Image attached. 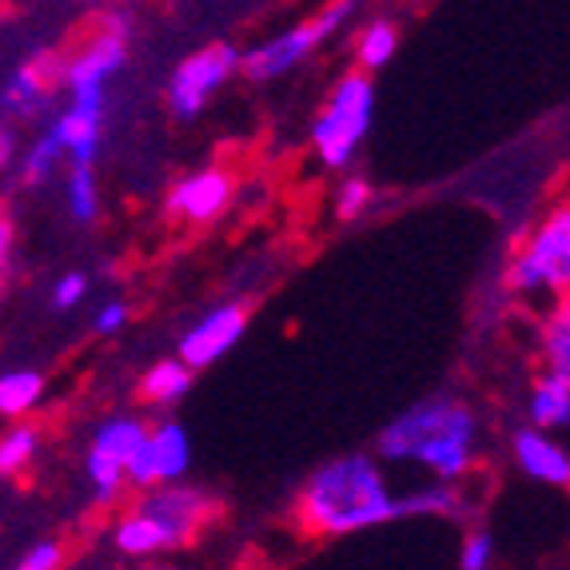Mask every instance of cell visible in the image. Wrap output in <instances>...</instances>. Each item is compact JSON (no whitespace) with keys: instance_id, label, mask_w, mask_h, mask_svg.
Here are the masks:
<instances>
[{"instance_id":"cell-1","label":"cell","mask_w":570,"mask_h":570,"mask_svg":"<svg viewBox=\"0 0 570 570\" xmlns=\"http://www.w3.org/2000/svg\"><path fill=\"white\" fill-rule=\"evenodd\" d=\"M295 531L307 539H352L403 523L407 494L395 491L375 451H343L315 466L292 499Z\"/></svg>"},{"instance_id":"cell-2","label":"cell","mask_w":570,"mask_h":570,"mask_svg":"<svg viewBox=\"0 0 570 570\" xmlns=\"http://www.w3.org/2000/svg\"><path fill=\"white\" fill-rule=\"evenodd\" d=\"M479 435L483 423L475 407L439 391L387 419V428L375 435V455L383 463L423 471L435 483H466L479 466Z\"/></svg>"},{"instance_id":"cell-3","label":"cell","mask_w":570,"mask_h":570,"mask_svg":"<svg viewBox=\"0 0 570 570\" xmlns=\"http://www.w3.org/2000/svg\"><path fill=\"white\" fill-rule=\"evenodd\" d=\"M507 292L519 299H559L570 292V204H554L519 239L507 264Z\"/></svg>"},{"instance_id":"cell-4","label":"cell","mask_w":570,"mask_h":570,"mask_svg":"<svg viewBox=\"0 0 570 570\" xmlns=\"http://www.w3.org/2000/svg\"><path fill=\"white\" fill-rule=\"evenodd\" d=\"M371 120H375V80L363 68H352L335 80L327 105L312 120L315 160L327 171H343L367 140Z\"/></svg>"},{"instance_id":"cell-5","label":"cell","mask_w":570,"mask_h":570,"mask_svg":"<svg viewBox=\"0 0 570 570\" xmlns=\"http://www.w3.org/2000/svg\"><path fill=\"white\" fill-rule=\"evenodd\" d=\"M360 9H363V0H332V4H324L315 17L299 20L292 29L276 32V37H267L247 48V52H239V72H244L247 80H256V85L287 77V72H295L304 60H312L327 40L340 37Z\"/></svg>"},{"instance_id":"cell-6","label":"cell","mask_w":570,"mask_h":570,"mask_svg":"<svg viewBox=\"0 0 570 570\" xmlns=\"http://www.w3.org/2000/svg\"><path fill=\"white\" fill-rule=\"evenodd\" d=\"M148 435V419L136 411H116L100 419L85 451V479L92 487L96 507H116L128 491V459Z\"/></svg>"},{"instance_id":"cell-7","label":"cell","mask_w":570,"mask_h":570,"mask_svg":"<svg viewBox=\"0 0 570 570\" xmlns=\"http://www.w3.org/2000/svg\"><path fill=\"white\" fill-rule=\"evenodd\" d=\"M132 507L156 527V534H160L168 554L191 547V542L204 534V527L219 514L216 499H212L208 491H200V487L184 483V479L180 483L148 487V491H140V499H136Z\"/></svg>"},{"instance_id":"cell-8","label":"cell","mask_w":570,"mask_h":570,"mask_svg":"<svg viewBox=\"0 0 570 570\" xmlns=\"http://www.w3.org/2000/svg\"><path fill=\"white\" fill-rule=\"evenodd\" d=\"M239 77V48L236 45H204L171 68L164 100L176 120H196L212 105V96Z\"/></svg>"},{"instance_id":"cell-9","label":"cell","mask_w":570,"mask_h":570,"mask_svg":"<svg viewBox=\"0 0 570 570\" xmlns=\"http://www.w3.org/2000/svg\"><path fill=\"white\" fill-rule=\"evenodd\" d=\"M191 471V435L180 419H156L148 423V435L128 459V487L132 491H148L156 483H180Z\"/></svg>"},{"instance_id":"cell-10","label":"cell","mask_w":570,"mask_h":570,"mask_svg":"<svg viewBox=\"0 0 570 570\" xmlns=\"http://www.w3.org/2000/svg\"><path fill=\"white\" fill-rule=\"evenodd\" d=\"M252 327V312L239 299H224V304H212L208 312H200L176 340V355L188 363L191 371L216 367L228 352H236L239 340Z\"/></svg>"},{"instance_id":"cell-11","label":"cell","mask_w":570,"mask_h":570,"mask_svg":"<svg viewBox=\"0 0 570 570\" xmlns=\"http://www.w3.org/2000/svg\"><path fill=\"white\" fill-rule=\"evenodd\" d=\"M108 92H68L65 108L45 124L65 148V164H92L105 148Z\"/></svg>"},{"instance_id":"cell-12","label":"cell","mask_w":570,"mask_h":570,"mask_svg":"<svg viewBox=\"0 0 570 570\" xmlns=\"http://www.w3.org/2000/svg\"><path fill=\"white\" fill-rule=\"evenodd\" d=\"M232 200H236V176L228 168L208 164V168H196L171 184L164 208H168L171 219L204 228V224H216L232 208Z\"/></svg>"},{"instance_id":"cell-13","label":"cell","mask_w":570,"mask_h":570,"mask_svg":"<svg viewBox=\"0 0 570 570\" xmlns=\"http://www.w3.org/2000/svg\"><path fill=\"white\" fill-rule=\"evenodd\" d=\"M124 60H128V37L116 29H100L85 48L65 57L60 85L68 92H108L112 80L120 77Z\"/></svg>"},{"instance_id":"cell-14","label":"cell","mask_w":570,"mask_h":570,"mask_svg":"<svg viewBox=\"0 0 570 570\" xmlns=\"http://www.w3.org/2000/svg\"><path fill=\"white\" fill-rule=\"evenodd\" d=\"M60 68H65V60H60L57 52H37V57L24 60V65L4 80V88H0V116H9L12 124L37 120L48 108L52 88L60 85Z\"/></svg>"},{"instance_id":"cell-15","label":"cell","mask_w":570,"mask_h":570,"mask_svg":"<svg viewBox=\"0 0 570 570\" xmlns=\"http://www.w3.org/2000/svg\"><path fill=\"white\" fill-rule=\"evenodd\" d=\"M511 455H514V466H519L531 483L570 491V451L554 439V431H542L527 423V428H519L511 435Z\"/></svg>"},{"instance_id":"cell-16","label":"cell","mask_w":570,"mask_h":570,"mask_svg":"<svg viewBox=\"0 0 570 570\" xmlns=\"http://www.w3.org/2000/svg\"><path fill=\"white\" fill-rule=\"evenodd\" d=\"M191 387H196V371L180 355H164L153 367H144L140 380H136V395H140L144 407L153 411H171L176 403L188 400Z\"/></svg>"},{"instance_id":"cell-17","label":"cell","mask_w":570,"mask_h":570,"mask_svg":"<svg viewBox=\"0 0 570 570\" xmlns=\"http://www.w3.org/2000/svg\"><path fill=\"white\" fill-rule=\"evenodd\" d=\"M539 363L542 371L570 380V292L551 299L539 320Z\"/></svg>"},{"instance_id":"cell-18","label":"cell","mask_w":570,"mask_h":570,"mask_svg":"<svg viewBox=\"0 0 570 570\" xmlns=\"http://www.w3.org/2000/svg\"><path fill=\"white\" fill-rule=\"evenodd\" d=\"M527 423L542 431L570 428V380L542 371L539 380H534L531 395H527Z\"/></svg>"},{"instance_id":"cell-19","label":"cell","mask_w":570,"mask_h":570,"mask_svg":"<svg viewBox=\"0 0 570 570\" xmlns=\"http://www.w3.org/2000/svg\"><path fill=\"white\" fill-rule=\"evenodd\" d=\"M45 375L37 367H9L0 371V419H29L45 400Z\"/></svg>"},{"instance_id":"cell-20","label":"cell","mask_w":570,"mask_h":570,"mask_svg":"<svg viewBox=\"0 0 570 570\" xmlns=\"http://www.w3.org/2000/svg\"><path fill=\"white\" fill-rule=\"evenodd\" d=\"M65 208L72 224L88 228L100 216V176L92 164H68L65 171Z\"/></svg>"},{"instance_id":"cell-21","label":"cell","mask_w":570,"mask_h":570,"mask_svg":"<svg viewBox=\"0 0 570 570\" xmlns=\"http://www.w3.org/2000/svg\"><path fill=\"white\" fill-rule=\"evenodd\" d=\"M40 455V431L24 419L9 423L0 431V479H20L29 475V466Z\"/></svg>"},{"instance_id":"cell-22","label":"cell","mask_w":570,"mask_h":570,"mask_svg":"<svg viewBox=\"0 0 570 570\" xmlns=\"http://www.w3.org/2000/svg\"><path fill=\"white\" fill-rule=\"evenodd\" d=\"M400 52V29H395V20L380 17L363 24L360 40H355V65L363 72H380V68L391 65V57Z\"/></svg>"},{"instance_id":"cell-23","label":"cell","mask_w":570,"mask_h":570,"mask_svg":"<svg viewBox=\"0 0 570 570\" xmlns=\"http://www.w3.org/2000/svg\"><path fill=\"white\" fill-rule=\"evenodd\" d=\"M65 168V148L57 144V136L48 132H37V140H29L24 148H20V160H17V171L24 184H48L57 171Z\"/></svg>"},{"instance_id":"cell-24","label":"cell","mask_w":570,"mask_h":570,"mask_svg":"<svg viewBox=\"0 0 570 570\" xmlns=\"http://www.w3.org/2000/svg\"><path fill=\"white\" fill-rule=\"evenodd\" d=\"M371 204H375V188H371V180L367 176H360V171H347V176L340 180V188H335V196H332L335 219L355 224V219L367 216Z\"/></svg>"},{"instance_id":"cell-25","label":"cell","mask_w":570,"mask_h":570,"mask_svg":"<svg viewBox=\"0 0 570 570\" xmlns=\"http://www.w3.org/2000/svg\"><path fill=\"white\" fill-rule=\"evenodd\" d=\"M88 292H92V279L85 272H65V276H57L52 292H48V307L52 312H77L88 299Z\"/></svg>"},{"instance_id":"cell-26","label":"cell","mask_w":570,"mask_h":570,"mask_svg":"<svg viewBox=\"0 0 570 570\" xmlns=\"http://www.w3.org/2000/svg\"><path fill=\"white\" fill-rule=\"evenodd\" d=\"M494 567V534L487 527H471L459 547V570H491Z\"/></svg>"},{"instance_id":"cell-27","label":"cell","mask_w":570,"mask_h":570,"mask_svg":"<svg viewBox=\"0 0 570 570\" xmlns=\"http://www.w3.org/2000/svg\"><path fill=\"white\" fill-rule=\"evenodd\" d=\"M60 567H65V547L57 539L32 542L29 551L12 562V570H60Z\"/></svg>"},{"instance_id":"cell-28","label":"cell","mask_w":570,"mask_h":570,"mask_svg":"<svg viewBox=\"0 0 570 570\" xmlns=\"http://www.w3.org/2000/svg\"><path fill=\"white\" fill-rule=\"evenodd\" d=\"M128 320H132V307L124 304V299H105L92 315V332L112 340V335H120L124 327H128Z\"/></svg>"},{"instance_id":"cell-29","label":"cell","mask_w":570,"mask_h":570,"mask_svg":"<svg viewBox=\"0 0 570 570\" xmlns=\"http://www.w3.org/2000/svg\"><path fill=\"white\" fill-rule=\"evenodd\" d=\"M20 160V136H17V124L9 116H0V171L17 168Z\"/></svg>"},{"instance_id":"cell-30","label":"cell","mask_w":570,"mask_h":570,"mask_svg":"<svg viewBox=\"0 0 570 570\" xmlns=\"http://www.w3.org/2000/svg\"><path fill=\"white\" fill-rule=\"evenodd\" d=\"M12 256H17V224H12V216L0 212V276L12 267Z\"/></svg>"},{"instance_id":"cell-31","label":"cell","mask_w":570,"mask_h":570,"mask_svg":"<svg viewBox=\"0 0 570 570\" xmlns=\"http://www.w3.org/2000/svg\"><path fill=\"white\" fill-rule=\"evenodd\" d=\"M132 570H188L180 562H168V559H148V562H136Z\"/></svg>"},{"instance_id":"cell-32","label":"cell","mask_w":570,"mask_h":570,"mask_svg":"<svg viewBox=\"0 0 570 570\" xmlns=\"http://www.w3.org/2000/svg\"><path fill=\"white\" fill-rule=\"evenodd\" d=\"M411 4H423V0H411Z\"/></svg>"}]
</instances>
